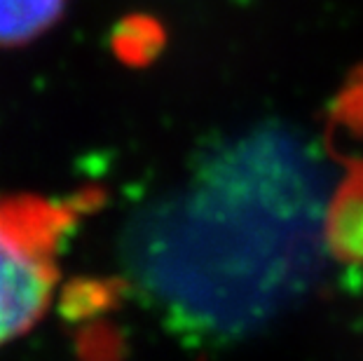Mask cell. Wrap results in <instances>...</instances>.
<instances>
[{
  "instance_id": "1",
  "label": "cell",
  "mask_w": 363,
  "mask_h": 361,
  "mask_svg": "<svg viewBox=\"0 0 363 361\" xmlns=\"http://www.w3.org/2000/svg\"><path fill=\"white\" fill-rule=\"evenodd\" d=\"M328 176L279 127L218 145L127 235L134 279L185 324L246 333L300 301L326 249Z\"/></svg>"
},
{
  "instance_id": "2",
  "label": "cell",
  "mask_w": 363,
  "mask_h": 361,
  "mask_svg": "<svg viewBox=\"0 0 363 361\" xmlns=\"http://www.w3.org/2000/svg\"><path fill=\"white\" fill-rule=\"evenodd\" d=\"M96 202L89 190L0 195V348L40 321L59 279L61 247Z\"/></svg>"
},
{
  "instance_id": "3",
  "label": "cell",
  "mask_w": 363,
  "mask_h": 361,
  "mask_svg": "<svg viewBox=\"0 0 363 361\" xmlns=\"http://www.w3.org/2000/svg\"><path fill=\"white\" fill-rule=\"evenodd\" d=\"M326 249L340 263L363 265V165H354L330 197Z\"/></svg>"
},
{
  "instance_id": "4",
  "label": "cell",
  "mask_w": 363,
  "mask_h": 361,
  "mask_svg": "<svg viewBox=\"0 0 363 361\" xmlns=\"http://www.w3.org/2000/svg\"><path fill=\"white\" fill-rule=\"evenodd\" d=\"M66 0H0V48L38 40L57 24Z\"/></svg>"
},
{
  "instance_id": "5",
  "label": "cell",
  "mask_w": 363,
  "mask_h": 361,
  "mask_svg": "<svg viewBox=\"0 0 363 361\" xmlns=\"http://www.w3.org/2000/svg\"><path fill=\"white\" fill-rule=\"evenodd\" d=\"M333 120L350 132L363 134V68L354 73L333 106Z\"/></svg>"
}]
</instances>
